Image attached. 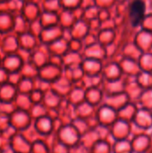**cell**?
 <instances>
[{
    "label": "cell",
    "instance_id": "obj_1",
    "mask_svg": "<svg viewBox=\"0 0 152 153\" xmlns=\"http://www.w3.org/2000/svg\"><path fill=\"white\" fill-rule=\"evenodd\" d=\"M145 14V4L142 0H134L129 11L130 22L133 26L136 27L141 24Z\"/></svg>",
    "mask_w": 152,
    "mask_h": 153
}]
</instances>
